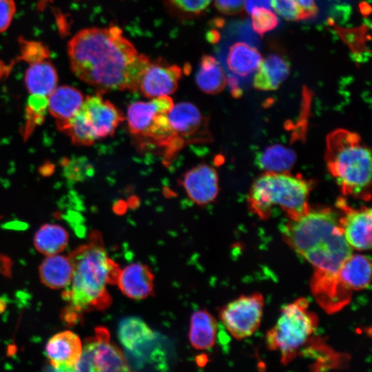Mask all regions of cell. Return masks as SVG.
<instances>
[{
	"mask_svg": "<svg viewBox=\"0 0 372 372\" xmlns=\"http://www.w3.org/2000/svg\"><path fill=\"white\" fill-rule=\"evenodd\" d=\"M264 308L261 294L241 296L222 307L219 318L236 339L251 336L258 328Z\"/></svg>",
	"mask_w": 372,
	"mask_h": 372,
	"instance_id": "cell-9",
	"label": "cell"
},
{
	"mask_svg": "<svg viewBox=\"0 0 372 372\" xmlns=\"http://www.w3.org/2000/svg\"><path fill=\"white\" fill-rule=\"evenodd\" d=\"M295 152L281 145L267 147L256 157L258 167L267 172H285L293 166L296 161Z\"/></svg>",
	"mask_w": 372,
	"mask_h": 372,
	"instance_id": "cell-27",
	"label": "cell"
},
{
	"mask_svg": "<svg viewBox=\"0 0 372 372\" xmlns=\"http://www.w3.org/2000/svg\"><path fill=\"white\" fill-rule=\"evenodd\" d=\"M124 118L114 104L98 94L86 97L72 118L56 125L73 144L90 146L100 138L113 135Z\"/></svg>",
	"mask_w": 372,
	"mask_h": 372,
	"instance_id": "cell-6",
	"label": "cell"
},
{
	"mask_svg": "<svg viewBox=\"0 0 372 372\" xmlns=\"http://www.w3.org/2000/svg\"><path fill=\"white\" fill-rule=\"evenodd\" d=\"M196 83L201 91L209 94H218L225 88L227 83L225 72L214 56L208 54L202 56Z\"/></svg>",
	"mask_w": 372,
	"mask_h": 372,
	"instance_id": "cell-25",
	"label": "cell"
},
{
	"mask_svg": "<svg viewBox=\"0 0 372 372\" xmlns=\"http://www.w3.org/2000/svg\"><path fill=\"white\" fill-rule=\"evenodd\" d=\"M311 186V182L300 175L267 172L252 184L247 206L261 219L269 218L275 206L280 207L289 219H296L310 209L308 199Z\"/></svg>",
	"mask_w": 372,
	"mask_h": 372,
	"instance_id": "cell-5",
	"label": "cell"
},
{
	"mask_svg": "<svg viewBox=\"0 0 372 372\" xmlns=\"http://www.w3.org/2000/svg\"><path fill=\"white\" fill-rule=\"evenodd\" d=\"M210 41L216 42L219 39V34L217 32H211V34L208 36Z\"/></svg>",
	"mask_w": 372,
	"mask_h": 372,
	"instance_id": "cell-39",
	"label": "cell"
},
{
	"mask_svg": "<svg viewBox=\"0 0 372 372\" xmlns=\"http://www.w3.org/2000/svg\"><path fill=\"white\" fill-rule=\"evenodd\" d=\"M251 14L252 28L260 36L275 29L279 23L277 16L271 10L255 8Z\"/></svg>",
	"mask_w": 372,
	"mask_h": 372,
	"instance_id": "cell-29",
	"label": "cell"
},
{
	"mask_svg": "<svg viewBox=\"0 0 372 372\" xmlns=\"http://www.w3.org/2000/svg\"><path fill=\"white\" fill-rule=\"evenodd\" d=\"M245 7L249 14L255 8H263L271 10V0H245Z\"/></svg>",
	"mask_w": 372,
	"mask_h": 372,
	"instance_id": "cell-37",
	"label": "cell"
},
{
	"mask_svg": "<svg viewBox=\"0 0 372 372\" xmlns=\"http://www.w3.org/2000/svg\"><path fill=\"white\" fill-rule=\"evenodd\" d=\"M180 183L188 197L200 206L212 203L219 192L218 173L213 167L205 163L188 170Z\"/></svg>",
	"mask_w": 372,
	"mask_h": 372,
	"instance_id": "cell-13",
	"label": "cell"
},
{
	"mask_svg": "<svg viewBox=\"0 0 372 372\" xmlns=\"http://www.w3.org/2000/svg\"><path fill=\"white\" fill-rule=\"evenodd\" d=\"M324 159L343 195L371 199V155L359 134L344 129L330 132Z\"/></svg>",
	"mask_w": 372,
	"mask_h": 372,
	"instance_id": "cell-4",
	"label": "cell"
},
{
	"mask_svg": "<svg viewBox=\"0 0 372 372\" xmlns=\"http://www.w3.org/2000/svg\"><path fill=\"white\" fill-rule=\"evenodd\" d=\"M271 8L288 21L307 19L302 8L293 0H271Z\"/></svg>",
	"mask_w": 372,
	"mask_h": 372,
	"instance_id": "cell-31",
	"label": "cell"
},
{
	"mask_svg": "<svg viewBox=\"0 0 372 372\" xmlns=\"http://www.w3.org/2000/svg\"><path fill=\"white\" fill-rule=\"evenodd\" d=\"M371 265L365 256L353 254L343 262L338 276L349 291L366 289L371 282Z\"/></svg>",
	"mask_w": 372,
	"mask_h": 372,
	"instance_id": "cell-19",
	"label": "cell"
},
{
	"mask_svg": "<svg viewBox=\"0 0 372 372\" xmlns=\"http://www.w3.org/2000/svg\"><path fill=\"white\" fill-rule=\"evenodd\" d=\"M58 75L54 65L48 61L32 63L25 74V83L30 94L48 96L56 87Z\"/></svg>",
	"mask_w": 372,
	"mask_h": 372,
	"instance_id": "cell-22",
	"label": "cell"
},
{
	"mask_svg": "<svg viewBox=\"0 0 372 372\" xmlns=\"http://www.w3.org/2000/svg\"><path fill=\"white\" fill-rule=\"evenodd\" d=\"M317 324L318 318L309 310L308 300L300 298L283 308L277 322L267 332V347L278 351L282 364H287L310 338Z\"/></svg>",
	"mask_w": 372,
	"mask_h": 372,
	"instance_id": "cell-7",
	"label": "cell"
},
{
	"mask_svg": "<svg viewBox=\"0 0 372 372\" xmlns=\"http://www.w3.org/2000/svg\"><path fill=\"white\" fill-rule=\"evenodd\" d=\"M118 336L125 349L132 353H137L155 339L152 329L138 317L123 318L118 324Z\"/></svg>",
	"mask_w": 372,
	"mask_h": 372,
	"instance_id": "cell-20",
	"label": "cell"
},
{
	"mask_svg": "<svg viewBox=\"0 0 372 372\" xmlns=\"http://www.w3.org/2000/svg\"><path fill=\"white\" fill-rule=\"evenodd\" d=\"M337 206L343 215L339 218L342 234L352 249L369 250L371 247V209L362 207L355 209L340 198Z\"/></svg>",
	"mask_w": 372,
	"mask_h": 372,
	"instance_id": "cell-11",
	"label": "cell"
},
{
	"mask_svg": "<svg viewBox=\"0 0 372 372\" xmlns=\"http://www.w3.org/2000/svg\"><path fill=\"white\" fill-rule=\"evenodd\" d=\"M182 69L163 61L150 62L140 79L137 91L147 98L169 96L178 87Z\"/></svg>",
	"mask_w": 372,
	"mask_h": 372,
	"instance_id": "cell-12",
	"label": "cell"
},
{
	"mask_svg": "<svg viewBox=\"0 0 372 372\" xmlns=\"http://www.w3.org/2000/svg\"><path fill=\"white\" fill-rule=\"evenodd\" d=\"M84 99L82 93L70 85L56 87L48 96V110L56 123L72 118L80 110Z\"/></svg>",
	"mask_w": 372,
	"mask_h": 372,
	"instance_id": "cell-17",
	"label": "cell"
},
{
	"mask_svg": "<svg viewBox=\"0 0 372 372\" xmlns=\"http://www.w3.org/2000/svg\"><path fill=\"white\" fill-rule=\"evenodd\" d=\"M130 366L121 349L110 341L108 331L97 327L94 336L82 347L74 371H129Z\"/></svg>",
	"mask_w": 372,
	"mask_h": 372,
	"instance_id": "cell-8",
	"label": "cell"
},
{
	"mask_svg": "<svg viewBox=\"0 0 372 372\" xmlns=\"http://www.w3.org/2000/svg\"><path fill=\"white\" fill-rule=\"evenodd\" d=\"M154 280L149 267L135 262L120 269L116 284L125 296L139 300L154 294Z\"/></svg>",
	"mask_w": 372,
	"mask_h": 372,
	"instance_id": "cell-16",
	"label": "cell"
},
{
	"mask_svg": "<svg viewBox=\"0 0 372 372\" xmlns=\"http://www.w3.org/2000/svg\"><path fill=\"white\" fill-rule=\"evenodd\" d=\"M167 117L174 133L184 145L211 140L207 119L194 104L181 102L174 105Z\"/></svg>",
	"mask_w": 372,
	"mask_h": 372,
	"instance_id": "cell-10",
	"label": "cell"
},
{
	"mask_svg": "<svg viewBox=\"0 0 372 372\" xmlns=\"http://www.w3.org/2000/svg\"><path fill=\"white\" fill-rule=\"evenodd\" d=\"M174 105L173 100L168 96L153 98L149 101L131 103L127 107L126 116L130 133L140 138L151 126L157 115L168 113Z\"/></svg>",
	"mask_w": 372,
	"mask_h": 372,
	"instance_id": "cell-15",
	"label": "cell"
},
{
	"mask_svg": "<svg viewBox=\"0 0 372 372\" xmlns=\"http://www.w3.org/2000/svg\"><path fill=\"white\" fill-rule=\"evenodd\" d=\"M40 279L50 289H61L69 285L72 269L68 256L54 254L48 256L39 268Z\"/></svg>",
	"mask_w": 372,
	"mask_h": 372,
	"instance_id": "cell-21",
	"label": "cell"
},
{
	"mask_svg": "<svg viewBox=\"0 0 372 372\" xmlns=\"http://www.w3.org/2000/svg\"><path fill=\"white\" fill-rule=\"evenodd\" d=\"M253 85L258 90H275L289 74V61L283 56L272 54L260 63Z\"/></svg>",
	"mask_w": 372,
	"mask_h": 372,
	"instance_id": "cell-18",
	"label": "cell"
},
{
	"mask_svg": "<svg viewBox=\"0 0 372 372\" xmlns=\"http://www.w3.org/2000/svg\"><path fill=\"white\" fill-rule=\"evenodd\" d=\"M83 344L71 331L56 333L48 341L45 351L52 367L58 371H74Z\"/></svg>",
	"mask_w": 372,
	"mask_h": 372,
	"instance_id": "cell-14",
	"label": "cell"
},
{
	"mask_svg": "<svg viewBox=\"0 0 372 372\" xmlns=\"http://www.w3.org/2000/svg\"><path fill=\"white\" fill-rule=\"evenodd\" d=\"M72 269L70 283L62 296L68 304L65 319L72 322L80 313L110 306L107 285H116L121 268L105 251L101 234L93 231L89 241L68 256Z\"/></svg>",
	"mask_w": 372,
	"mask_h": 372,
	"instance_id": "cell-3",
	"label": "cell"
},
{
	"mask_svg": "<svg viewBox=\"0 0 372 372\" xmlns=\"http://www.w3.org/2000/svg\"><path fill=\"white\" fill-rule=\"evenodd\" d=\"M285 241L314 267L311 280L338 277L343 262L353 254L330 208L312 209L296 219H289L282 228Z\"/></svg>",
	"mask_w": 372,
	"mask_h": 372,
	"instance_id": "cell-2",
	"label": "cell"
},
{
	"mask_svg": "<svg viewBox=\"0 0 372 372\" xmlns=\"http://www.w3.org/2000/svg\"><path fill=\"white\" fill-rule=\"evenodd\" d=\"M244 2L245 0H215V6L223 14H234L242 10Z\"/></svg>",
	"mask_w": 372,
	"mask_h": 372,
	"instance_id": "cell-34",
	"label": "cell"
},
{
	"mask_svg": "<svg viewBox=\"0 0 372 372\" xmlns=\"http://www.w3.org/2000/svg\"><path fill=\"white\" fill-rule=\"evenodd\" d=\"M15 11L16 6L14 0H0V32L8 28Z\"/></svg>",
	"mask_w": 372,
	"mask_h": 372,
	"instance_id": "cell-32",
	"label": "cell"
},
{
	"mask_svg": "<svg viewBox=\"0 0 372 372\" xmlns=\"http://www.w3.org/2000/svg\"><path fill=\"white\" fill-rule=\"evenodd\" d=\"M48 110V96L30 94L25 109V124L23 136L26 138L39 125H41Z\"/></svg>",
	"mask_w": 372,
	"mask_h": 372,
	"instance_id": "cell-28",
	"label": "cell"
},
{
	"mask_svg": "<svg viewBox=\"0 0 372 372\" xmlns=\"http://www.w3.org/2000/svg\"><path fill=\"white\" fill-rule=\"evenodd\" d=\"M68 54L74 75L100 94L137 91L141 75L149 63L116 25L79 31L68 43Z\"/></svg>",
	"mask_w": 372,
	"mask_h": 372,
	"instance_id": "cell-1",
	"label": "cell"
},
{
	"mask_svg": "<svg viewBox=\"0 0 372 372\" xmlns=\"http://www.w3.org/2000/svg\"><path fill=\"white\" fill-rule=\"evenodd\" d=\"M262 59L256 48L246 43L236 42L230 46L226 61L233 74L246 77L258 69Z\"/></svg>",
	"mask_w": 372,
	"mask_h": 372,
	"instance_id": "cell-24",
	"label": "cell"
},
{
	"mask_svg": "<svg viewBox=\"0 0 372 372\" xmlns=\"http://www.w3.org/2000/svg\"><path fill=\"white\" fill-rule=\"evenodd\" d=\"M364 30H362V28H359L358 30H345L342 32L341 35L344 40L349 45V46L355 50H358V48L360 47V45L364 43L363 41H360V39H363V36H364Z\"/></svg>",
	"mask_w": 372,
	"mask_h": 372,
	"instance_id": "cell-35",
	"label": "cell"
},
{
	"mask_svg": "<svg viewBox=\"0 0 372 372\" xmlns=\"http://www.w3.org/2000/svg\"><path fill=\"white\" fill-rule=\"evenodd\" d=\"M231 92L234 97L241 96L242 90L239 86L238 79L233 75H229L227 79Z\"/></svg>",
	"mask_w": 372,
	"mask_h": 372,
	"instance_id": "cell-38",
	"label": "cell"
},
{
	"mask_svg": "<svg viewBox=\"0 0 372 372\" xmlns=\"http://www.w3.org/2000/svg\"><path fill=\"white\" fill-rule=\"evenodd\" d=\"M302 8L307 19L315 18L318 13V8L314 0H293Z\"/></svg>",
	"mask_w": 372,
	"mask_h": 372,
	"instance_id": "cell-36",
	"label": "cell"
},
{
	"mask_svg": "<svg viewBox=\"0 0 372 372\" xmlns=\"http://www.w3.org/2000/svg\"><path fill=\"white\" fill-rule=\"evenodd\" d=\"M68 232L61 225L47 223L36 232L34 245L36 249L45 256L58 254L68 246Z\"/></svg>",
	"mask_w": 372,
	"mask_h": 372,
	"instance_id": "cell-26",
	"label": "cell"
},
{
	"mask_svg": "<svg viewBox=\"0 0 372 372\" xmlns=\"http://www.w3.org/2000/svg\"><path fill=\"white\" fill-rule=\"evenodd\" d=\"M180 10L192 14H198L211 3L209 0H171Z\"/></svg>",
	"mask_w": 372,
	"mask_h": 372,
	"instance_id": "cell-33",
	"label": "cell"
},
{
	"mask_svg": "<svg viewBox=\"0 0 372 372\" xmlns=\"http://www.w3.org/2000/svg\"><path fill=\"white\" fill-rule=\"evenodd\" d=\"M64 167V174L72 182L81 181L93 174V168L85 158L68 160Z\"/></svg>",
	"mask_w": 372,
	"mask_h": 372,
	"instance_id": "cell-30",
	"label": "cell"
},
{
	"mask_svg": "<svg viewBox=\"0 0 372 372\" xmlns=\"http://www.w3.org/2000/svg\"><path fill=\"white\" fill-rule=\"evenodd\" d=\"M216 319L206 310L200 309L191 316L189 339L191 345L197 350L211 348L217 335Z\"/></svg>",
	"mask_w": 372,
	"mask_h": 372,
	"instance_id": "cell-23",
	"label": "cell"
}]
</instances>
